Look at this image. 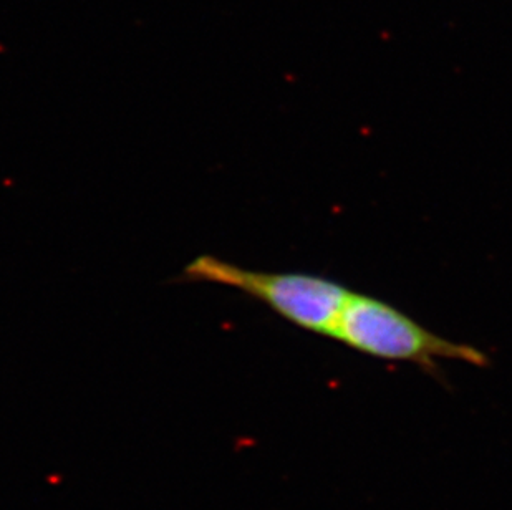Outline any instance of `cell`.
Wrapping results in <instances>:
<instances>
[{"instance_id": "6da1fadb", "label": "cell", "mask_w": 512, "mask_h": 510, "mask_svg": "<svg viewBox=\"0 0 512 510\" xmlns=\"http://www.w3.org/2000/svg\"><path fill=\"white\" fill-rule=\"evenodd\" d=\"M183 277L189 282L224 285L242 292L295 327L330 340L352 294L345 285L322 275L249 270L216 255H199L191 260L184 267Z\"/></svg>"}, {"instance_id": "7a4b0ae2", "label": "cell", "mask_w": 512, "mask_h": 510, "mask_svg": "<svg viewBox=\"0 0 512 510\" xmlns=\"http://www.w3.org/2000/svg\"><path fill=\"white\" fill-rule=\"evenodd\" d=\"M332 340L367 357L413 363L430 375L446 360L489 365L479 348L441 337L395 305L358 292L348 297Z\"/></svg>"}]
</instances>
